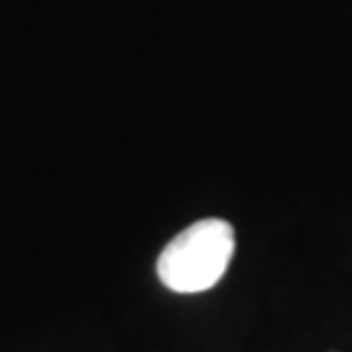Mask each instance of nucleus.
<instances>
[{"label": "nucleus", "instance_id": "obj_1", "mask_svg": "<svg viewBox=\"0 0 352 352\" xmlns=\"http://www.w3.org/2000/svg\"><path fill=\"white\" fill-rule=\"evenodd\" d=\"M235 253V230L225 219H201L186 227L160 253L157 274L173 292L190 295L212 289L225 277Z\"/></svg>", "mask_w": 352, "mask_h": 352}]
</instances>
